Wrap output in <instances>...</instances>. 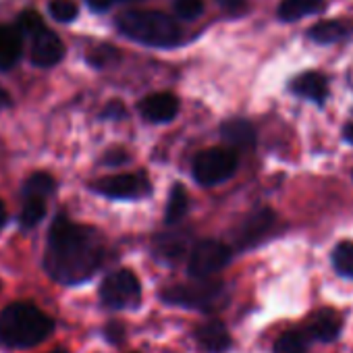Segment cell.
I'll return each instance as SVG.
<instances>
[{"mask_svg":"<svg viewBox=\"0 0 353 353\" xmlns=\"http://www.w3.org/2000/svg\"><path fill=\"white\" fill-rule=\"evenodd\" d=\"M104 258V243L98 231L71 223L59 214L50 227L44 252L46 272L61 285H79L94 276Z\"/></svg>","mask_w":353,"mask_h":353,"instance_id":"obj_1","label":"cell"},{"mask_svg":"<svg viewBox=\"0 0 353 353\" xmlns=\"http://www.w3.org/2000/svg\"><path fill=\"white\" fill-rule=\"evenodd\" d=\"M52 330V318L28 301L11 303L0 314V345L11 349L34 347L46 341Z\"/></svg>","mask_w":353,"mask_h":353,"instance_id":"obj_2","label":"cell"},{"mask_svg":"<svg viewBox=\"0 0 353 353\" xmlns=\"http://www.w3.org/2000/svg\"><path fill=\"white\" fill-rule=\"evenodd\" d=\"M117 28L129 40L156 48L176 46L181 40L179 26L160 11H125L119 15Z\"/></svg>","mask_w":353,"mask_h":353,"instance_id":"obj_3","label":"cell"},{"mask_svg":"<svg viewBox=\"0 0 353 353\" xmlns=\"http://www.w3.org/2000/svg\"><path fill=\"white\" fill-rule=\"evenodd\" d=\"M162 299L172 305H183L190 310L212 312L225 301V285L216 281H200L196 285H181L162 293Z\"/></svg>","mask_w":353,"mask_h":353,"instance_id":"obj_4","label":"cell"},{"mask_svg":"<svg viewBox=\"0 0 353 353\" xmlns=\"http://www.w3.org/2000/svg\"><path fill=\"white\" fill-rule=\"evenodd\" d=\"M237 154L231 148H210L196 156L194 176L200 185L212 188L229 181L237 170Z\"/></svg>","mask_w":353,"mask_h":353,"instance_id":"obj_5","label":"cell"},{"mask_svg":"<svg viewBox=\"0 0 353 353\" xmlns=\"http://www.w3.org/2000/svg\"><path fill=\"white\" fill-rule=\"evenodd\" d=\"M100 297L110 310H131L141 299V287L133 272L117 270L104 279L100 287Z\"/></svg>","mask_w":353,"mask_h":353,"instance_id":"obj_6","label":"cell"},{"mask_svg":"<svg viewBox=\"0 0 353 353\" xmlns=\"http://www.w3.org/2000/svg\"><path fill=\"white\" fill-rule=\"evenodd\" d=\"M231 262V250L221 243V241H200L196 248L190 252V262H188V272L192 279L206 281L219 270H223Z\"/></svg>","mask_w":353,"mask_h":353,"instance_id":"obj_7","label":"cell"},{"mask_svg":"<svg viewBox=\"0 0 353 353\" xmlns=\"http://www.w3.org/2000/svg\"><path fill=\"white\" fill-rule=\"evenodd\" d=\"M94 192L112 198V200H137L150 194V181L141 172H123V174H112L98 179L92 185Z\"/></svg>","mask_w":353,"mask_h":353,"instance_id":"obj_8","label":"cell"},{"mask_svg":"<svg viewBox=\"0 0 353 353\" xmlns=\"http://www.w3.org/2000/svg\"><path fill=\"white\" fill-rule=\"evenodd\" d=\"M139 112L150 123H168L179 112V100L170 92L150 94L139 102Z\"/></svg>","mask_w":353,"mask_h":353,"instance_id":"obj_9","label":"cell"},{"mask_svg":"<svg viewBox=\"0 0 353 353\" xmlns=\"http://www.w3.org/2000/svg\"><path fill=\"white\" fill-rule=\"evenodd\" d=\"M30 57H32V63L38 67H54L65 57V44L54 32L44 30L40 36L34 38Z\"/></svg>","mask_w":353,"mask_h":353,"instance_id":"obj_10","label":"cell"},{"mask_svg":"<svg viewBox=\"0 0 353 353\" xmlns=\"http://www.w3.org/2000/svg\"><path fill=\"white\" fill-rule=\"evenodd\" d=\"M272 225H274V214H272V210H260V212L252 214V216L243 223V227H241V231H239V235H237L239 248H250V245L260 243V241L270 233Z\"/></svg>","mask_w":353,"mask_h":353,"instance_id":"obj_11","label":"cell"},{"mask_svg":"<svg viewBox=\"0 0 353 353\" xmlns=\"http://www.w3.org/2000/svg\"><path fill=\"white\" fill-rule=\"evenodd\" d=\"M196 341L208 353H225L231 347L229 330L219 320H212V322H206V324L198 326L196 328Z\"/></svg>","mask_w":353,"mask_h":353,"instance_id":"obj_12","label":"cell"},{"mask_svg":"<svg viewBox=\"0 0 353 353\" xmlns=\"http://www.w3.org/2000/svg\"><path fill=\"white\" fill-rule=\"evenodd\" d=\"M23 52V34L17 26H0V69H11Z\"/></svg>","mask_w":353,"mask_h":353,"instance_id":"obj_13","label":"cell"},{"mask_svg":"<svg viewBox=\"0 0 353 353\" xmlns=\"http://www.w3.org/2000/svg\"><path fill=\"white\" fill-rule=\"evenodd\" d=\"M343 326L341 316L334 310H320L307 324V334L320 343H330L339 336Z\"/></svg>","mask_w":353,"mask_h":353,"instance_id":"obj_14","label":"cell"},{"mask_svg":"<svg viewBox=\"0 0 353 353\" xmlns=\"http://www.w3.org/2000/svg\"><path fill=\"white\" fill-rule=\"evenodd\" d=\"M291 92L301 96V98H307L312 102H324L326 96H328V83L324 79L322 73H316V71H310V73H303V75H297L291 83Z\"/></svg>","mask_w":353,"mask_h":353,"instance_id":"obj_15","label":"cell"},{"mask_svg":"<svg viewBox=\"0 0 353 353\" xmlns=\"http://www.w3.org/2000/svg\"><path fill=\"white\" fill-rule=\"evenodd\" d=\"M223 139L231 145V150H248L256 143V131L252 127V123L243 121V119H231L223 125L221 129Z\"/></svg>","mask_w":353,"mask_h":353,"instance_id":"obj_16","label":"cell"},{"mask_svg":"<svg viewBox=\"0 0 353 353\" xmlns=\"http://www.w3.org/2000/svg\"><path fill=\"white\" fill-rule=\"evenodd\" d=\"M154 252L166 262H176L188 252V237L183 233H162L154 241Z\"/></svg>","mask_w":353,"mask_h":353,"instance_id":"obj_17","label":"cell"},{"mask_svg":"<svg viewBox=\"0 0 353 353\" xmlns=\"http://www.w3.org/2000/svg\"><path fill=\"white\" fill-rule=\"evenodd\" d=\"M322 9V0H283L279 5V17L283 21H297Z\"/></svg>","mask_w":353,"mask_h":353,"instance_id":"obj_18","label":"cell"},{"mask_svg":"<svg viewBox=\"0 0 353 353\" xmlns=\"http://www.w3.org/2000/svg\"><path fill=\"white\" fill-rule=\"evenodd\" d=\"M345 36H347V26L341 21H334V19L320 21L307 32V38L318 44H334V42L343 40Z\"/></svg>","mask_w":353,"mask_h":353,"instance_id":"obj_19","label":"cell"},{"mask_svg":"<svg viewBox=\"0 0 353 353\" xmlns=\"http://www.w3.org/2000/svg\"><path fill=\"white\" fill-rule=\"evenodd\" d=\"M188 212V192L176 183L168 196V204H166V212H164V219L168 225L172 223H179L183 219V214Z\"/></svg>","mask_w":353,"mask_h":353,"instance_id":"obj_20","label":"cell"},{"mask_svg":"<svg viewBox=\"0 0 353 353\" xmlns=\"http://www.w3.org/2000/svg\"><path fill=\"white\" fill-rule=\"evenodd\" d=\"M57 190V181L48 172H34L26 181V194L28 198H44L50 196Z\"/></svg>","mask_w":353,"mask_h":353,"instance_id":"obj_21","label":"cell"},{"mask_svg":"<svg viewBox=\"0 0 353 353\" xmlns=\"http://www.w3.org/2000/svg\"><path fill=\"white\" fill-rule=\"evenodd\" d=\"M44 216H46V200L44 198H28L21 208L19 223H21V227H36Z\"/></svg>","mask_w":353,"mask_h":353,"instance_id":"obj_22","label":"cell"},{"mask_svg":"<svg viewBox=\"0 0 353 353\" xmlns=\"http://www.w3.org/2000/svg\"><path fill=\"white\" fill-rule=\"evenodd\" d=\"M332 266L341 276H353V243H339L332 252Z\"/></svg>","mask_w":353,"mask_h":353,"instance_id":"obj_23","label":"cell"},{"mask_svg":"<svg viewBox=\"0 0 353 353\" xmlns=\"http://www.w3.org/2000/svg\"><path fill=\"white\" fill-rule=\"evenodd\" d=\"M17 28H19V32L23 34V36H40L44 30H46V26H44V19L40 17V13H36V11H23L19 17H17Z\"/></svg>","mask_w":353,"mask_h":353,"instance_id":"obj_24","label":"cell"},{"mask_svg":"<svg viewBox=\"0 0 353 353\" xmlns=\"http://www.w3.org/2000/svg\"><path fill=\"white\" fill-rule=\"evenodd\" d=\"M305 336L299 332H285L274 343V353H303Z\"/></svg>","mask_w":353,"mask_h":353,"instance_id":"obj_25","label":"cell"},{"mask_svg":"<svg viewBox=\"0 0 353 353\" xmlns=\"http://www.w3.org/2000/svg\"><path fill=\"white\" fill-rule=\"evenodd\" d=\"M48 11L61 23L73 21L77 17V13H79V9H77V5L73 3V0H52V3L48 5Z\"/></svg>","mask_w":353,"mask_h":353,"instance_id":"obj_26","label":"cell"},{"mask_svg":"<svg viewBox=\"0 0 353 353\" xmlns=\"http://www.w3.org/2000/svg\"><path fill=\"white\" fill-rule=\"evenodd\" d=\"M174 11L181 19H196L204 13L202 0H174Z\"/></svg>","mask_w":353,"mask_h":353,"instance_id":"obj_27","label":"cell"},{"mask_svg":"<svg viewBox=\"0 0 353 353\" xmlns=\"http://www.w3.org/2000/svg\"><path fill=\"white\" fill-rule=\"evenodd\" d=\"M216 3H219L225 11H231V13L241 11V9L245 7V0H216Z\"/></svg>","mask_w":353,"mask_h":353,"instance_id":"obj_28","label":"cell"},{"mask_svg":"<svg viewBox=\"0 0 353 353\" xmlns=\"http://www.w3.org/2000/svg\"><path fill=\"white\" fill-rule=\"evenodd\" d=\"M88 5H90L94 11L100 13V11H106V9L112 5V0H88Z\"/></svg>","mask_w":353,"mask_h":353,"instance_id":"obj_29","label":"cell"},{"mask_svg":"<svg viewBox=\"0 0 353 353\" xmlns=\"http://www.w3.org/2000/svg\"><path fill=\"white\" fill-rule=\"evenodd\" d=\"M125 112H123V106L119 104V102H112L108 108H106V112H104V117H123Z\"/></svg>","mask_w":353,"mask_h":353,"instance_id":"obj_30","label":"cell"},{"mask_svg":"<svg viewBox=\"0 0 353 353\" xmlns=\"http://www.w3.org/2000/svg\"><path fill=\"white\" fill-rule=\"evenodd\" d=\"M106 332H108V339H110V341H121V332H123V328H121L119 324H112V326H108V328H106Z\"/></svg>","mask_w":353,"mask_h":353,"instance_id":"obj_31","label":"cell"},{"mask_svg":"<svg viewBox=\"0 0 353 353\" xmlns=\"http://www.w3.org/2000/svg\"><path fill=\"white\" fill-rule=\"evenodd\" d=\"M7 106H11V96L3 85H0V110L7 108Z\"/></svg>","mask_w":353,"mask_h":353,"instance_id":"obj_32","label":"cell"},{"mask_svg":"<svg viewBox=\"0 0 353 353\" xmlns=\"http://www.w3.org/2000/svg\"><path fill=\"white\" fill-rule=\"evenodd\" d=\"M7 208H5V204L3 202H0V229H3L5 225H7Z\"/></svg>","mask_w":353,"mask_h":353,"instance_id":"obj_33","label":"cell"},{"mask_svg":"<svg viewBox=\"0 0 353 353\" xmlns=\"http://www.w3.org/2000/svg\"><path fill=\"white\" fill-rule=\"evenodd\" d=\"M125 160H127V156H125V154H114V156H108V158H106V162H110V164L125 162Z\"/></svg>","mask_w":353,"mask_h":353,"instance_id":"obj_34","label":"cell"},{"mask_svg":"<svg viewBox=\"0 0 353 353\" xmlns=\"http://www.w3.org/2000/svg\"><path fill=\"white\" fill-rule=\"evenodd\" d=\"M343 135H345V139H347L349 143H353V123L345 127V131H343Z\"/></svg>","mask_w":353,"mask_h":353,"instance_id":"obj_35","label":"cell"},{"mask_svg":"<svg viewBox=\"0 0 353 353\" xmlns=\"http://www.w3.org/2000/svg\"><path fill=\"white\" fill-rule=\"evenodd\" d=\"M50 353H67L65 349H54V351H50Z\"/></svg>","mask_w":353,"mask_h":353,"instance_id":"obj_36","label":"cell"}]
</instances>
